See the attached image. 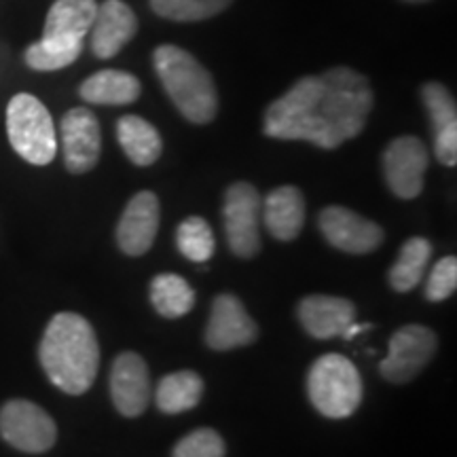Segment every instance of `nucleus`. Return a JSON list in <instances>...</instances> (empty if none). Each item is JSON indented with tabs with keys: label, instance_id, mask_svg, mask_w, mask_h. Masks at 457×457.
Segmentation results:
<instances>
[{
	"label": "nucleus",
	"instance_id": "obj_31",
	"mask_svg": "<svg viewBox=\"0 0 457 457\" xmlns=\"http://www.w3.org/2000/svg\"><path fill=\"white\" fill-rule=\"evenodd\" d=\"M404 3H428V0H404Z\"/></svg>",
	"mask_w": 457,
	"mask_h": 457
},
{
	"label": "nucleus",
	"instance_id": "obj_28",
	"mask_svg": "<svg viewBox=\"0 0 457 457\" xmlns=\"http://www.w3.org/2000/svg\"><path fill=\"white\" fill-rule=\"evenodd\" d=\"M171 457H225V441L212 428H199L176 443Z\"/></svg>",
	"mask_w": 457,
	"mask_h": 457
},
{
	"label": "nucleus",
	"instance_id": "obj_23",
	"mask_svg": "<svg viewBox=\"0 0 457 457\" xmlns=\"http://www.w3.org/2000/svg\"><path fill=\"white\" fill-rule=\"evenodd\" d=\"M432 259V244L426 237H411L403 244L400 253L390 267V286L396 293H411L421 282Z\"/></svg>",
	"mask_w": 457,
	"mask_h": 457
},
{
	"label": "nucleus",
	"instance_id": "obj_5",
	"mask_svg": "<svg viewBox=\"0 0 457 457\" xmlns=\"http://www.w3.org/2000/svg\"><path fill=\"white\" fill-rule=\"evenodd\" d=\"M7 136L13 151L32 165H47L57 153L54 119L32 94H17L7 106Z\"/></svg>",
	"mask_w": 457,
	"mask_h": 457
},
{
	"label": "nucleus",
	"instance_id": "obj_6",
	"mask_svg": "<svg viewBox=\"0 0 457 457\" xmlns=\"http://www.w3.org/2000/svg\"><path fill=\"white\" fill-rule=\"evenodd\" d=\"M262 199L250 182H236L227 188L222 219L231 253L239 259H253L261 250Z\"/></svg>",
	"mask_w": 457,
	"mask_h": 457
},
{
	"label": "nucleus",
	"instance_id": "obj_10",
	"mask_svg": "<svg viewBox=\"0 0 457 457\" xmlns=\"http://www.w3.org/2000/svg\"><path fill=\"white\" fill-rule=\"evenodd\" d=\"M318 225L327 242L347 254H369L384 242V228L343 205L324 208Z\"/></svg>",
	"mask_w": 457,
	"mask_h": 457
},
{
	"label": "nucleus",
	"instance_id": "obj_26",
	"mask_svg": "<svg viewBox=\"0 0 457 457\" xmlns=\"http://www.w3.org/2000/svg\"><path fill=\"white\" fill-rule=\"evenodd\" d=\"M176 245L180 254L193 262H205L212 259L216 242L214 233L202 216H188L176 228Z\"/></svg>",
	"mask_w": 457,
	"mask_h": 457
},
{
	"label": "nucleus",
	"instance_id": "obj_13",
	"mask_svg": "<svg viewBox=\"0 0 457 457\" xmlns=\"http://www.w3.org/2000/svg\"><path fill=\"white\" fill-rule=\"evenodd\" d=\"M111 398L123 417H138L151 400V375L146 362L134 352L114 358L111 369Z\"/></svg>",
	"mask_w": 457,
	"mask_h": 457
},
{
	"label": "nucleus",
	"instance_id": "obj_2",
	"mask_svg": "<svg viewBox=\"0 0 457 457\" xmlns=\"http://www.w3.org/2000/svg\"><path fill=\"white\" fill-rule=\"evenodd\" d=\"M38 360L51 384L71 396H81L94 386L100 369L94 327L79 313H55L41 339Z\"/></svg>",
	"mask_w": 457,
	"mask_h": 457
},
{
	"label": "nucleus",
	"instance_id": "obj_7",
	"mask_svg": "<svg viewBox=\"0 0 457 457\" xmlns=\"http://www.w3.org/2000/svg\"><path fill=\"white\" fill-rule=\"evenodd\" d=\"M0 436L24 453H45L57 441L55 421L30 400H9L0 409Z\"/></svg>",
	"mask_w": 457,
	"mask_h": 457
},
{
	"label": "nucleus",
	"instance_id": "obj_4",
	"mask_svg": "<svg viewBox=\"0 0 457 457\" xmlns=\"http://www.w3.org/2000/svg\"><path fill=\"white\" fill-rule=\"evenodd\" d=\"M307 394L324 417L343 420L353 415L362 403V379L356 364L341 353H324L307 373Z\"/></svg>",
	"mask_w": 457,
	"mask_h": 457
},
{
	"label": "nucleus",
	"instance_id": "obj_29",
	"mask_svg": "<svg viewBox=\"0 0 457 457\" xmlns=\"http://www.w3.org/2000/svg\"><path fill=\"white\" fill-rule=\"evenodd\" d=\"M457 288V261L455 256H445L432 267L430 276L426 279V299L441 303L449 299Z\"/></svg>",
	"mask_w": 457,
	"mask_h": 457
},
{
	"label": "nucleus",
	"instance_id": "obj_17",
	"mask_svg": "<svg viewBox=\"0 0 457 457\" xmlns=\"http://www.w3.org/2000/svg\"><path fill=\"white\" fill-rule=\"evenodd\" d=\"M296 316L307 335H312L313 339L327 341L333 337H341L343 330L350 327L356 318V307L343 296L312 295L299 303Z\"/></svg>",
	"mask_w": 457,
	"mask_h": 457
},
{
	"label": "nucleus",
	"instance_id": "obj_19",
	"mask_svg": "<svg viewBox=\"0 0 457 457\" xmlns=\"http://www.w3.org/2000/svg\"><path fill=\"white\" fill-rule=\"evenodd\" d=\"M261 214L273 237L279 242H293L305 222V199L296 187H278L267 195Z\"/></svg>",
	"mask_w": 457,
	"mask_h": 457
},
{
	"label": "nucleus",
	"instance_id": "obj_24",
	"mask_svg": "<svg viewBox=\"0 0 457 457\" xmlns=\"http://www.w3.org/2000/svg\"><path fill=\"white\" fill-rule=\"evenodd\" d=\"M151 303L163 318H182L195 305V290L176 273H159L151 282Z\"/></svg>",
	"mask_w": 457,
	"mask_h": 457
},
{
	"label": "nucleus",
	"instance_id": "obj_3",
	"mask_svg": "<svg viewBox=\"0 0 457 457\" xmlns=\"http://www.w3.org/2000/svg\"><path fill=\"white\" fill-rule=\"evenodd\" d=\"M153 64L165 94L187 121L195 125L212 121L219 112V94L212 74L195 57L176 45H162L153 54Z\"/></svg>",
	"mask_w": 457,
	"mask_h": 457
},
{
	"label": "nucleus",
	"instance_id": "obj_21",
	"mask_svg": "<svg viewBox=\"0 0 457 457\" xmlns=\"http://www.w3.org/2000/svg\"><path fill=\"white\" fill-rule=\"evenodd\" d=\"M117 138L131 163L146 168L162 157L163 140L157 128L138 114H125L117 123Z\"/></svg>",
	"mask_w": 457,
	"mask_h": 457
},
{
	"label": "nucleus",
	"instance_id": "obj_1",
	"mask_svg": "<svg viewBox=\"0 0 457 457\" xmlns=\"http://www.w3.org/2000/svg\"><path fill=\"white\" fill-rule=\"evenodd\" d=\"M320 79L324 89L318 104L293 121L262 128L265 136L276 140H305L327 151L356 138L375 104L369 79L345 66L330 68Z\"/></svg>",
	"mask_w": 457,
	"mask_h": 457
},
{
	"label": "nucleus",
	"instance_id": "obj_15",
	"mask_svg": "<svg viewBox=\"0 0 457 457\" xmlns=\"http://www.w3.org/2000/svg\"><path fill=\"white\" fill-rule=\"evenodd\" d=\"M138 32V17L123 0H104L98 4L91 24V51L100 60H111Z\"/></svg>",
	"mask_w": 457,
	"mask_h": 457
},
{
	"label": "nucleus",
	"instance_id": "obj_11",
	"mask_svg": "<svg viewBox=\"0 0 457 457\" xmlns=\"http://www.w3.org/2000/svg\"><path fill=\"white\" fill-rule=\"evenodd\" d=\"M62 151L71 174H87L98 165L102 153V131L98 117L85 106H77L64 114L60 123Z\"/></svg>",
	"mask_w": 457,
	"mask_h": 457
},
{
	"label": "nucleus",
	"instance_id": "obj_25",
	"mask_svg": "<svg viewBox=\"0 0 457 457\" xmlns=\"http://www.w3.org/2000/svg\"><path fill=\"white\" fill-rule=\"evenodd\" d=\"M83 51V43H60V41H41L32 43L26 49L24 62L28 68L37 72H54L62 71V68L71 66L72 62L79 60Z\"/></svg>",
	"mask_w": 457,
	"mask_h": 457
},
{
	"label": "nucleus",
	"instance_id": "obj_16",
	"mask_svg": "<svg viewBox=\"0 0 457 457\" xmlns=\"http://www.w3.org/2000/svg\"><path fill=\"white\" fill-rule=\"evenodd\" d=\"M421 100L434 131V155L447 168L457 163V106L443 83L430 81L421 87Z\"/></svg>",
	"mask_w": 457,
	"mask_h": 457
},
{
	"label": "nucleus",
	"instance_id": "obj_9",
	"mask_svg": "<svg viewBox=\"0 0 457 457\" xmlns=\"http://www.w3.org/2000/svg\"><path fill=\"white\" fill-rule=\"evenodd\" d=\"M430 153L415 136H400L384 153V176L387 187L400 199H415L424 191Z\"/></svg>",
	"mask_w": 457,
	"mask_h": 457
},
{
	"label": "nucleus",
	"instance_id": "obj_12",
	"mask_svg": "<svg viewBox=\"0 0 457 457\" xmlns=\"http://www.w3.org/2000/svg\"><path fill=\"white\" fill-rule=\"evenodd\" d=\"M259 337V327L244 303L236 295H219L212 303L208 328H205V343L216 352L237 350V347L253 345Z\"/></svg>",
	"mask_w": 457,
	"mask_h": 457
},
{
	"label": "nucleus",
	"instance_id": "obj_20",
	"mask_svg": "<svg viewBox=\"0 0 457 457\" xmlns=\"http://www.w3.org/2000/svg\"><path fill=\"white\" fill-rule=\"evenodd\" d=\"M79 96L96 106H125L140 98V81L123 71H100L85 79Z\"/></svg>",
	"mask_w": 457,
	"mask_h": 457
},
{
	"label": "nucleus",
	"instance_id": "obj_30",
	"mask_svg": "<svg viewBox=\"0 0 457 457\" xmlns=\"http://www.w3.org/2000/svg\"><path fill=\"white\" fill-rule=\"evenodd\" d=\"M367 328H370V324H364V327H362V324H350V327H347L345 330H343V339H347V341H352L353 339V337H356L358 333H362V330H367Z\"/></svg>",
	"mask_w": 457,
	"mask_h": 457
},
{
	"label": "nucleus",
	"instance_id": "obj_27",
	"mask_svg": "<svg viewBox=\"0 0 457 457\" xmlns=\"http://www.w3.org/2000/svg\"><path fill=\"white\" fill-rule=\"evenodd\" d=\"M233 0H151V9L170 21H204L225 11Z\"/></svg>",
	"mask_w": 457,
	"mask_h": 457
},
{
	"label": "nucleus",
	"instance_id": "obj_8",
	"mask_svg": "<svg viewBox=\"0 0 457 457\" xmlns=\"http://www.w3.org/2000/svg\"><path fill=\"white\" fill-rule=\"evenodd\" d=\"M438 339L428 327L407 324L392 335L387 356L381 360L379 373L390 384H407L415 379L436 352Z\"/></svg>",
	"mask_w": 457,
	"mask_h": 457
},
{
	"label": "nucleus",
	"instance_id": "obj_14",
	"mask_svg": "<svg viewBox=\"0 0 457 457\" xmlns=\"http://www.w3.org/2000/svg\"><path fill=\"white\" fill-rule=\"evenodd\" d=\"M159 231V199L153 191H140L125 205L117 225V244L123 254L142 256L151 250Z\"/></svg>",
	"mask_w": 457,
	"mask_h": 457
},
{
	"label": "nucleus",
	"instance_id": "obj_22",
	"mask_svg": "<svg viewBox=\"0 0 457 457\" xmlns=\"http://www.w3.org/2000/svg\"><path fill=\"white\" fill-rule=\"evenodd\" d=\"M204 394V379L193 370H179L165 375L157 384L155 403L159 411L168 415L185 413L195 409Z\"/></svg>",
	"mask_w": 457,
	"mask_h": 457
},
{
	"label": "nucleus",
	"instance_id": "obj_18",
	"mask_svg": "<svg viewBox=\"0 0 457 457\" xmlns=\"http://www.w3.org/2000/svg\"><path fill=\"white\" fill-rule=\"evenodd\" d=\"M98 0H55L45 20L43 38L60 43H83L94 24Z\"/></svg>",
	"mask_w": 457,
	"mask_h": 457
}]
</instances>
